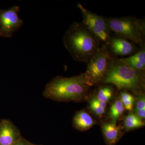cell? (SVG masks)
<instances>
[{"label":"cell","mask_w":145,"mask_h":145,"mask_svg":"<svg viewBox=\"0 0 145 145\" xmlns=\"http://www.w3.org/2000/svg\"><path fill=\"white\" fill-rule=\"evenodd\" d=\"M91 87L84 73L70 78L58 76L47 84L43 96L57 102H80L86 97Z\"/></svg>","instance_id":"6da1fadb"},{"label":"cell","mask_w":145,"mask_h":145,"mask_svg":"<svg viewBox=\"0 0 145 145\" xmlns=\"http://www.w3.org/2000/svg\"><path fill=\"white\" fill-rule=\"evenodd\" d=\"M64 44L74 61L87 64L101 44L82 22L70 25L63 37Z\"/></svg>","instance_id":"7a4b0ae2"},{"label":"cell","mask_w":145,"mask_h":145,"mask_svg":"<svg viewBox=\"0 0 145 145\" xmlns=\"http://www.w3.org/2000/svg\"><path fill=\"white\" fill-rule=\"evenodd\" d=\"M144 71L133 69L113 56L110 66L101 84L115 86L119 90L137 91L144 88Z\"/></svg>","instance_id":"3957f363"},{"label":"cell","mask_w":145,"mask_h":145,"mask_svg":"<svg viewBox=\"0 0 145 145\" xmlns=\"http://www.w3.org/2000/svg\"><path fill=\"white\" fill-rule=\"evenodd\" d=\"M112 33L132 42L140 48H145V21L134 17H105Z\"/></svg>","instance_id":"277c9868"},{"label":"cell","mask_w":145,"mask_h":145,"mask_svg":"<svg viewBox=\"0 0 145 145\" xmlns=\"http://www.w3.org/2000/svg\"><path fill=\"white\" fill-rule=\"evenodd\" d=\"M78 7L82 13V23L95 36L101 45L108 47L113 35L105 17L85 8L80 3H78Z\"/></svg>","instance_id":"5b68a950"},{"label":"cell","mask_w":145,"mask_h":145,"mask_svg":"<svg viewBox=\"0 0 145 145\" xmlns=\"http://www.w3.org/2000/svg\"><path fill=\"white\" fill-rule=\"evenodd\" d=\"M112 57L108 48L101 45L98 52L88 63L84 73L91 86L102 83L108 71Z\"/></svg>","instance_id":"8992f818"},{"label":"cell","mask_w":145,"mask_h":145,"mask_svg":"<svg viewBox=\"0 0 145 145\" xmlns=\"http://www.w3.org/2000/svg\"><path fill=\"white\" fill-rule=\"evenodd\" d=\"M19 10L18 6L6 10L0 9V37L10 38L20 28L23 21L18 16Z\"/></svg>","instance_id":"52a82bcc"},{"label":"cell","mask_w":145,"mask_h":145,"mask_svg":"<svg viewBox=\"0 0 145 145\" xmlns=\"http://www.w3.org/2000/svg\"><path fill=\"white\" fill-rule=\"evenodd\" d=\"M108 49L112 54L117 57L131 56L141 48L132 42L117 35H112Z\"/></svg>","instance_id":"ba28073f"},{"label":"cell","mask_w":145,"mask_h":145,"mask_svg":"<svg viewBox=\"0 0 145 145\" xmlns=\"http://www.w3.org/2000/svg\"><path fill=\"white\" fill-rule=\"evenodd\" d=\"M19 129L9 119L0 121V145H12L21 137Z\"/></svg>","instance_id":"9c48e42d"},{"label":"cell","mask_w":145,"mask_h":145,"mask_svg":"<svg viewBox=\"0 0 145 145\" xmlns=\"http://www.w3.org/2000/svg\"><path fill=\"white\" fill-rule=\"evenodd\" d=\"M103 135L107 145H114L121 137L122 133L115 123H105L102 126Z\"/></svg>","instance_id":"30bf717a"},{"label":"cell","mask_w":145,"mask_h":145,"mask_svg":"<svg viewBox=\"0 0 145 145\" xmlns=\"http://www.w3.org/2000/svg\"><path fill=\"white\" fill-rule=\"evenodd\" d=\"M123 62L135 70L144 71L145 70V48L129 57L120 59Z\"/></svg>","instance_id":"8fae6325"},{"label":"cell","mask_w":145,"mask_h":145,"mask_svg":"<svg viewBox=\"0 0 145 145\" xmlns=\"http://www.w3.org/2000/svg\"><path fill=\"white\" fill-rule=\"evenodd\" d=\"M95 124L93 118L85 111H80L75 114L72 120V125L76 129L82 131L87 130Z\"/></svg>","instance_id":"7c38bea8"},{"label":"cell","mask_w":145,"mask_h":145,"mask_svg":"<svg viewBox=\"0 0 145 145\" xmlns=\"http://www.w3.org/2000/svg\"><path fill=\"white\" fill-rule=\"evenodd\" d=\"M114 93V89L111 84H104L98 88L94 97L97 100L106 103L111 99Z\"/></svg>","instance_id":"4fadbf2b"},{"label":"cell","mask_w":145,"mask_h":145,"mask_svg":"<svg viewBox=\"0 0 145 145\" xmlns=\"http://www.w3.org/2000/svg\"><path fill=\"white\" fill-rule=\"evenodd\" d=\"M124 121L125 128L127 130L139 128L145 125L143 120L133 113L129 114L125 118Z\"/></svg>","instance_id":"5bb4252c"},{"label":"cell","mask_w":145,"mask_h":145,"mask_svg":"<svg viewBox=\"0 0 145 145\" xmlns=\"http://www.w3.org/2000/svg\"><path fill=\"white\" fill-rule=\"evenodd\" d=\"M124 110V107L121 100H116L112 104L110 108V117L113 123H116L123 113Z\"/></svg>","instance_id":"9a60e30c"},{"label":"cell","mask_w":145,"mask_h":145,"mask_svg":"<svg viewBox=\"0 0 145 145\" xmlns=\"http://www.w3.org/2000/svg\"><path fill=\"white\" fill-rule=\"evenodd\" d=\"M89 106L94 114L98 117H102L105 112L106 103L99 101L94 96L89 101Z\"/></svg>","instance_id":"2e32d148"},{"label":"cell","mask_w":145,"mask_h":145,"mask_svg":"<svg viewBox=\"0 0 145 145\" xmlns=\"http://www.w3.org/2000/svg\"><path fill=\"white\" fill-rule=\"evenodd\" d=\"M120 96L121 101L125 109L129 111L132 110L135 101L133 96L125 91H122L120 93Z\"/></svg>","instance_id":"e0dca14e"},{"label":"cell","mask_w":145,"mask_h":145,"mask_svg":"<svg viewBox=\"0 0 145 145\" xmlns=\"http://www.w3.org/2000/svg\"><path fill=\"white\" fill-rule=\"evenodd\" d=\"M145 109V97L143 93L140 94L139 99L136 104L135 108V111H137Z\"/></svg>","instance_id":"ac0fdd59"},{"label":"cell","mask_w":145,"mask_h":145,"mask_svg":"<svg viewBox=\"0 0 145 145\" xmlns=\"http://www.w3.org/2000/svg\"><path fill=\"white\" fill-rule=\"evenodd\" d=\"M32 143L26 140L22 136L17 142L12 145H31Z\"/></svg>","instance_id":"d6986e66"},{"label":"cell","mask_w":145,"mask_h":145,"mask_svg":"<svg viewBox=\"0 0 145 145\" xmlns=\"http://www.w3.org/2000/svg\"><path fill=\"white\" fill-rule=\"evenodd\" d=\"M31 145H42L35 144H33V143H32V144H31Z\"/></svg>","instance_id":"ffe728a7"}]
</instances>
